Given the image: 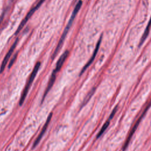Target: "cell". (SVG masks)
I'll use <instances>...</instances> for the list:
<instances>
[{
    "label": "cell",
    "instance_id": "1",
    "mask_svg": "<svg viewBox=\"0 0 151 151\" xmlns=\"http://www.w3.org/2000/svg\"><path fill=\"white\" fill-rule=\"evenodd\" d=\"M82 4H83L82 1L80 0V1H78L77 4L76 5V6H75V7L74 8V10H73V11L72 12V14H71V17L70 18L67 24V25H66V27H65V29H64V31H63V32L62 34V35H61L60 39V40H59V41L58 42V44H57V47L55 48V51H54V53L52 54V59L56 57V55H57L58 52H59V51L60 50L61 48L62 47L63 42L64 41V40H65V37H66V36L67 35V33L68 32L69 29H70V28H71V25L73 24V21H74V20L75 18H76V16L77 15V14H78V11H80V8H81V7L82 6Z\"/></svg>",
    "mask_w": 151,
    "mask_h": 151
},
{
    "label": "cell",
    "instance_id": "2",
    "mask_svg": "<svg viewBox=\"0 0 151 151\" xmlns=\"http://www.w3.org/2000/svg\"><path fill=\"white\" fill-rule=\"evenodd\" d=\"M40 65H41V63L40 62L37 63V64H35V65L34 67V69H33L32 73H31V75L29 76L28 81V82H27V84H26V86H25V88H24V90H23V91L21 94V97H20V100H19V105L20 106H21L23 104V103H24V101L25 99V97H26V96L28 94V92L29 90V88H30L34 78H35V77L37 74V73L39 70L40 67Z\"/></svg>",
    "mask_w": 151,
    "mask_h": 151
},
{
    "label": "cell",
    "instance_id": "3",
    "mask_svg": "<svg viewBox=\"0 0 151 151\" xmlns=\"http://www.w3.org/2000/svg\"><path fill=\"white\" fill-rule=\"evenodd\" d=\"M44 1L45 0H40L38 1V2L36 4V5L34 6L31 10H29V11L28 12V14H27L25 17L24 18L22 21H21V24L19 25V26L16 31L15 34H17L21 30V29L24 27L25 24L27 22V21L29 20V19L32 17V15L34 14V12L40 7V6L42 4V3L44 2Z\"/></svg>",
    "mask_w": 151,
    "mask_h": 151
},
{
    "label": "cell",
    "instance_id": "4",
    "mask_svg": "<svg viewBox=\"0 0 151 151\" xmlns=\"http://www.w3.org/2000/svg\"><path fill=\"white\" fill-rule=\"evenodd\" d=\"M149 106H150V104L145 109V110L143 111V112L142 113L141 116L139 117V119H138V120L136 122V124H134V126L132 127V129L131 130V131H130V132L129 136H127V139H126V142H125V143H124V145H123V146L122 150H123V151H124V150H126V149L127 147V146H128V145H129V142H130V140H131V139H132V136L133 135L134 133L135 132V131H136V130L137 126H139V123H140L141 120H142V118L143 117L144 115L145 114V113H146V112L147 111V110L148 108L149 107Z\"/></svg>",
    "mask_w": 151,
    "mask_h": 151
},
{
    "label": "cell",
    "instance_id": "5",
    "mask_svg": "<svg viewBox=\"0 0 151 151\" xmlns=\"http://www.w3.org/2000/svg\"><path fill=\"white\" fill-rule=\"evenodd\" d=\"M17 42H18V40H16V41L14 42V43L12 45L11 47L10 48V49L9 50V51H8V52L6 53V55L5 56L2 62V64H1V67H0V73H2L4 69L5 68V67L7 64V63L8 61H9L11 56L12 55V54L13 53L14 51V49L15 48L16 46H17Z\"/></svg>",
    "mask_w": 151,
    "mask_h": 151
},
{
    "label": "cell",
    "instance_id": "6",
    "mask_svg": "<svg viewBox=\"0 0 151 151\" xmlns=\"http://www.w3.org/2000/svg\"><path fill=\"white\" fill-rule=\"evenodd\" d=\"M101 39H102V35L100 36V38H99V41H98V42H97V44H96V47H95V49H94V52H93V53L92 56L91 57V58H90V60H88V61L86 63V64L84 65V67H83V68L82 70L81 71L80 74H83V73L86 71V70L92 64V63H93V61L94 60V58H96V55H97V52H98V51H99V47H100V44H101Z\"/></svg>",
    "mask_w": 151,
    "mask_h": 151
},
{
    "label": "cell",
    "instance_id": "7",
    "mask_svg": "<svg viewBox=\"0 0 151 151\" xmlns=\"http://www.w3.org/2000/svg\"><path fill=\"white\" fill-rule=\"evenodd\" d=\"M69 55V51L68 50H66L65 51H64L63 54L60 57L59 59L58 60L57 63H56V66H55V68L54 70L55 72L58 73L61 68L62 66L63 65L64 62L65 61L66 59L67 58L68 56Z\"/></svg>",
    "mask_w": 151,
    "mask_h": 151
},
{
    "label": "cell",
    "instance_id": "8",
    "mask_svg": "<svg viewBox=\"0 0 151 151\" xmlns=\"http://www.w3.org/2000/svg\"><path fill=\"white\" fill-rule=\"evenodd\" d=\"M51 117H52V113H51V114L48 116V118H47V121H46V122L45 123V124H44V127H43V128H42L41 132H40V134H39V136H38V137L37 138V139H36V140H35V142H34V145H33V147H35L38 144V143L40 142V140L41 139L42 137L43 136L44 134L45 133V131H46V130H47V127H48V124H49V123H50V122Z\"/></svg>",
    "mask_w": 151,
    "mask_h": 151
},
{
    "label": "cell",
    "instance_id": "9",
    "mask_svg": "<svg viewBox=\"0 0 151 151\" xmlns=\"http://www.w3.org/2000/svg\"><path fill=\"white\" fill-rule=\"evenodd\" d=\"M116 111H117V107H116L114 109V110H113V111H112L111 113L110 114L109 118L108 120L106 122V123L104 124V125L102 126L101 130H100V132H99V133H98V134H97V138H99V137H100V136L103 134V133L105 132V130L107 129V127H109V124H110V120L112 119V118L113 117V116H114V114H115Z\"/></svg>",
    "mask_w": 151,
    "mask_h": 151
},
{
    "label": "cell",
    "instance_id": "10",
    "mask_svg": "<svg viewBox=\"0 0 151 151\" xmlns=\"http://www.w3.org/2000/svg\"><path fill=\"white\" fill-rule=\"evenodd\" d=\"M57 74V73L55 72L54 70L52 71V74L51 75V77L50 78V80H49L47 87L46 90L45 91V93H44V96H43V98H42V101L44 100V98L45 97V96H47V94H48L49 91L51 90V87H52V86H53V84H54V82L55 81V79H56Z\"/></svg>",
    "mask_w": 151,
    "mask_h": 151
},
{
    "label": "cell",
    "instance_id": "11",
    "mask_svg": "<svg viewBox=\"0 0 151 151\" xmlns=\"http://www.w3.org/2000/svg\"><path fill=\"white\" fill-rule=\"evenodd\" d=\"M150 27H151V16H150V18L149 21V22L147 24V25L146 26V29H145V31L143 34V35L140 39V43H139V46L142 45V44L145 42V40L146 39V38L147 37L149 34V31H150Z\"/></svg>",
    "mask_w": 151,
    "mask_h": 151
},
{
    "label": "cell",
    "instance_id": "12",
    "mask_svg": "<svg viewBox=\"0 0 151 151\" xmlns=\"http://www.w3.org/2000/svg\"><path fill=\"white\" fill-rule=\"evenodd\" d=\"M94 89H92L91 90V91L87 94V97L85 98V99H84V102H83V105H84L88 100H89V99H90V97H91V96L93 95V94L94 93Z\"/></svg>",
    "mask_w": 151,
    "mask_h": 151
},
{
    "label": "cell",
    "instance_id": "13",
    "mask_svg": "<svg viewBox=\"0 0 151 151\" xmlns=\"http://www.w3.org/2000/svg\"><path fill=\"white\" fill-rule=\"evenodd\" d=\"M17 54H15V55H14L13 58H12V60L10 61L9 64V65H8V68H9L13 65V64H14V61H15V59H16V57H17Z\"/></svg>",
    "mask_w": 151,
    "mask_h": 151
}]
</instances>
